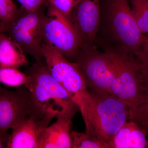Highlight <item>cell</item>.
<instances>
[{
    "label": "cell",
    "mask_w": 148,
    "mask_h": 148,
    "mask_svg": "<svg viewBox=\"0 0 148 148\" xmlns=\"http://www.w3.org/2000/svg\"><path fill=\"white\" fill-rule=\"evenodd\" d=\"M89 91L90 98L83 118L85 132L110 148L114 136L129 120L130 108L113 94L99 90Z\"/></svg>",
    "instance_id": "obj_1"
},
{
    "label": "cell",
    "mask_w": 148,
    "mask_h": 148,
    "mask_svg": "<svg viewBox=\"0 0 148 148\" xmlns=\"http://www.w3.org/2000/svg\"><path fill=\"white\" fill-rule=\"evenodd\" d=\"M25 73L30 79L24 86L45 113H52L56 118H73L79 111L68 92L51 73L44 59L39 62L36 61Z\"/></svg>",
    "instance_id": "obj_2"
},
{
    "label": "cell",
    "mask_w": 148,
    "mask_h": 148,
    "mask_svg": "<svg viewBox=\"0 0 148 148\" xmlns=\"http://www.w3.org/2000/svg\"><path fill=\"white\" fill-rule=\"evenodd\" d=\"M101 44L113 68L112 94L123 101L130 109L135 108L145 100L137 58L122 46L106 42Z\"/></svg>",
    "instance_id": "obj_3"
},
{
    "label": "cell",
    "mask_w": 148,
    "mask_h": 148,
    "mask_svg": "<svg viewBox=\"0 0 148 148\" xmlns=\"http://www.w3.org/2000/svg\"><path fill=\"white\" fill-rule=\"evenodd\" d=\"M41 50L51 73L68 92L83 118L90 94L78 66L45 43Z\"/></svg>",
    "instance_id": "obj_4"
},
{
    "label": "cell",
    "mask_w": 148,
    "mask_h": 148,
    "mask_svg": "<svg viewBox=\"0 0 148 148\" xmlns=\"http://www.w3.org/2000/svg\"><path fill=\"white\" fill-rule=\"evenodd\" d=\"M46 8L47 5L34 11L19 8L13 19L4 25V32L21 47L26 55L34 57L36 62L44 60L41 50Z\"/></svg>",
    "instance_id": "obj_5"
},
{
    "label": "cell",
    "mask_w": 148,
    "mask_h": 148,
    "mask_svg": "<svg viewBox=\"0 0 148 148\" xmlns=\"http://www.w3.org/2000/svg\"><path fill=\"white\" fill-rule=\"evenodd\" d=\"M43 42L71 61L82 47L78 32L71 20L53 6L47 4Z\"/></svg>",
    "instance_id": "obj_6"
},
{
    "label": "cell",
    "mask_w": 148,
    "mask_h": 148,
    "mask_svg": "<svg viewBox=\"0 0 148 148\" xmlns=\"http://www.w3.org/2000/svg\"><path fill=\"white\" fill-rule=\"evenodd\" d=\"M106 18L109 32L119 45L136 55L140 50L143 35L127 0H108Z\"/></svg>",
    "instance_id": "obj_7"
},
{
    "label": "cell",
    "mask_w": 148,
    "mask_h": 148,
    "mask_svg": "<svg viewBox=\"0 0 148 148\" xmlns=\"http://www.w3.org/2000/svg\"><path fill=\"white\" fill-rule=\"evenodd\" d=\"M47 114L38 107L25 86L15 90L0 87V134L6 143L8 131L16 123L28 116L43 117Z\"/></svg>",
    "instance_id": "obj_8"
},
{
    "label": "cell",
    "mask_w": 148,
    "mask_h": 148,
    "mask_svg": "<svg viewBox=\"0 0 148 148\" xmlns=\"http://www.w3.org/2000/svg\"><path fill=\"white\" fill-rule=\"evenodd\" d=\"M72 61L78 66L88 90L112 94L113 71L110 60L104 51H99L95 45L82 47Z\"/></svg>",
    "instance_id": "obj_9"
},
{
    "label": "cell",
    "mask_w": 148,
    "mask_h": 148,
    "mask_svg": "<svg viewBox=\"0 0 148 148\" xmlns=\"http://www.w3.org/2000/svg\"><path fill=\"white\" fill-rule=\"evenodd\" d=\"M55 117L49 113L43 117L31 116L22 119L11 128L6 148H37L43 132Z\"/></svg>",
    "instance_id": "obj_10"
},
{
    "label": "cell",
    "mask_w": 148,
    "mask_h": 148,
    "mask_svg": "<svg viewBox=\"0 0 148 148\" xmlns=\"http://www.w3.org/2000/svg\"><path fill=\"white\" fill-rule=\"evenodd\" d=\"M100 15V0H81L72 12L70 19L79 34L82 47L94 45Z\"/></svg>",
    "instance_id": "obj_11"
},
{
    "label": "cell",
    "mask_w": 148,
    "mask_h": 148,
    "mask_svg": "<svg viewBox=\"0 0 148 148\" xmlns=\"http://www.w3.org/2000/svg\"><path fill=\"white\" fill-rule=\"evenodd\" d=\"M43 132L37 148H72V118L60 117Z\"/></svg>",
    "instance_id": "obj_12"
},
{
    "label": "cell",
    "mask_w": 148,
    "mask_h": 148,
    "mask_svg": "<svg viewBox=\"0 0 148 148\" xmlns=\"http://www.w3.org/2000/svg\"><path fill=\"white\" fill-rule=\"evenodd\" d=\"M147 134L136 123L126 121L114 136L110 148H148Z\"/></svg>",
    "instance_id": "obj_13"
},
{
    "label": "cell",
    "mask_w": 148,
    "mask_h": 148,
    "mask_svg": "<svg viewBox=\"0 0 148 148\" xmlns=\"http://www.w3.org/2000/svg\"><path fill=\"white\" fill-rule=\"evenodd\" d=\"M29 61L22 49L4 32L0 34V66L18 68Z\"/></svg>",
    "instance_id": "obj_14"
},
{
    "label": "cell",
    "mask_w": 148,
    "mask_h": 148,
    "mask_svg": "<svg viewBox=\"0 0 148 148\" xmlns=\"http://www.w3.org/2000/svg\"><path fill=\"white\" fill-rule=\"evenodd\" d=\"M141 76L145 95V101L135 108L130 109L129 120L136 123L148 135V78L141 75Z\"/></svg>",
    "instance_id": "obj_15"
},
{
    "label": "cell",
    "mask_w": 148,
    "mask_h": 148,
    "mask_svg": "<svg viewBox=\"0 0 148 148\" xmlns=\"http://www.w3.org/2000/svg\"><path fill=\"white\" fill-rule=\"evenodd\" d=\"M29 79V76L17 68L0 66V83L17 87L27 84Z\"/></svg>",
    "instance_id": "obj_16"
},
{
    "label": "cell",
    "mask_w": 148,
    "mask_h": 148,
    "mask_svg": "<svg viewBox=\"0 0 148 148\" xmlns=\"http://www.w3.org/2000/svg\"><path fill=\"white\" fill-rule=\"evenodd\" d=\"M131 11L138 28L143 35H148V7L143 0H130Z\"/></svg>",
    "instance_id": "obj_17"
},
{
    "label": "cell",
    "mask_w": 148,
    "mask_h": 148,
    "mask_svg": "<svg viewBox=\"0 0 148 148\" xmlns=\"http://www.w3.org/2000/svg\"><path fill=\"white\" fill-rule=\"evenodd\" d=\"M72 148H108L105 143L92 138L85 132L71 131Z\"/></svg>",
    "instance_id": "obj_18"
},
{
    "label": "cell",
    "mask_w": 148,
    "mask_h": 148,
    "mask_svg": "<svg viewBox=\"0 0 148 148\" xmlns=\"http://www.w3.org/2000/svg\"><path fill=\"white\" fill-rule=\"evenodd\" d=\"M18 9L13 0H0V21L4 25L8 24L16 16Z\"/></svg>",
    "instance_id": "obj_19"
},
{
    "label": "cell",
    "mask_w": 148,
    "mask_h": 148,
    "mask_svg": "<svg viewBox=\"0 0 148 148\" xmlns=\"http://www.w3.org/2000/svg\"><path fill=\"white\" fill-rule=\"evenodd\" d=\"M81 0H45L46 4L53 6L70 19L74 9Z\"/></svg>",
    "instance_id": "obj_20"
},
{
    "label": "cell",
    "mask_w": 148,
    "mask_h": 148,
    "mask_svg": "<svg viewBox=\"0 0 148 148\" xmlns=\"http://www.w3.org/2000/svg\"><path fill=\"white\" fill-rule=\"evenodd\" d=\"M21 8L25 10H37L44 6L47 5L45 0H16Z\"/></svg>",
    "instance_id": "obj_21"
},
{
    "label": "cell",
    "mask_w": 148,
    "mask_h": 148,
    "mask_svg": "<svg viewBox=\"0 0 148 148\" xmlns=\"http://www.w3.org/2000/svg\"><path fill=\"white\" fill-rule=\"evenodd\" d=\"M135 56L138 58L148 60V35H143L140 50Z\"/></svg>",
    "instance_id": "obj_22"
},
{
    "label": "cell",
    "mask_w": 148,
    "mask_h": 148,
    "mask_svg": "<svg viewBox=\"0 0 148 148\" xmlns=\"http://www.w3.org/2000/svg\"><path fill=\"white\" fill-rule=\"evenodd\" d=\"M140 74L148 78V60L136 57Z\"/></svg>",
    "instance_id": "obj_23"
},
{
    "label": "cell",
    "mask_w": 148,
    "mask_h": 148,
    "mask_svg": "<svg viewBox=\"0 0 148 148\" xmlns=\"http://www.w3.org/2000/svg\"><path fill=\"white\" fill-rule=\"evenodd\" d=\"M6 142L3 140L0 134V148H6Z\"/></svg>",
    "instance_id": "obj_24"
},
{
    "label": "cell",
    "mask_w": 148,
    "mask_h": 148,
    "mask_svg": "<svg viewBox=\"0 0 148 148\" xmlns=\"http://www.w3.org/2000/svg\"><path fill=\"white\" fill-rule=\"evenodd\" d=\"M4 25L3 24L2 22L0 21V34L1 32H4Z\"/></svg>",
    "instance_id": "obj_25"
},
{
    "label": "cell",
    "mask_w": 148,
    "mask_h": 148,
    "mask_svg": "<svg viewBox=\"0 0 148 148\" xmlns=\"http://www.w3.org/2000/svg\"><path fill=\"white\" fill-rule=\"evenodd\" d=\"M143 1L148 7V0H143Z\"/></svg>",
    "instance_id": "obj_26"
}]
</instances>
